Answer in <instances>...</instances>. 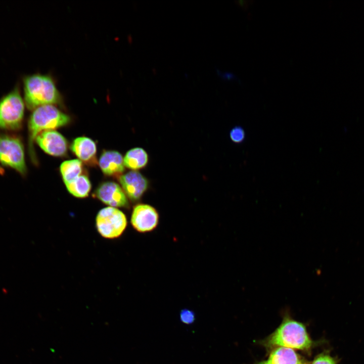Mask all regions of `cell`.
Segmentation results:
<instances>
[{"label": "cell", "mask_w": 364, "mask_h": 364, "mask_svg": "<svg viewBox=\"0 0 364 364\" xmlns=\"http://www.w3.org/2000/svg\"><path fill=\"white\" fill-rule=\"evenodd\" d=\"M99 165L103 173L108 176L119 177L124 170L123 158L116 151H104L99 158Z\"/></svg>", "instance_id": "cell-12"}, {"label": "cell", "mask_w": 364, "mask_h": 364, "mask_svg": "<svg viewBox=\"0 0 364 364\" xmlns=\"http://www.w3.org/2000/svg\"><path fill=\"white\" fill-rule=\"evenodd\" d=\"M24 91L25 104L30 110L61 102V95L48 75L36 74L26 76L24 79Z\"/></svg>", "instance_id": "cell-2"}, {"label": "cell", "mask_w": 364, "mask_h": 364, "mask_svg": "<svg viewBox=\"0 0 364 364\" xmlns=\"http://www.w3.org/2000/svg\"><path fill=\"white\" fill-rule=\"evenodd\" d=\"M60 170L65 185L84 173L82 162L79 159L64 161L60 165Z\"/></svg>", "instance_id": "cell-15"}, {"label": "cell", "mask_w": 364, "mask_h": 364, "mask_svg": "<svg viewBox=\"0 0 364 364\" xmlns=\"http://www.w3.org/2000/svg\"><path fill=\"white\" fill-rule=\"evenodd\" d=\"M335 358L328 353H322L315 357L311 364H337Z\"/></svg>", "instance_id": "cell-17"}, {"label": "cell", "mask_w": 364, "mask_h": 364, "mask_svg": "<svg viewBox=\"0 0 364 364\" xmlns=\"http://www.w3.org/2000/svg\"><path fill=\"white\" fill-rule=\"evenodd\" d=\"M195 319V313L189 309H184L180 312V320L181 322L186 324H192Z\"/></svg>", "instance_id": "cell-19"}, {"label": "cell", "mask_w": 364, "mask_h": 364, "mask_svg": "<svg viewBox=\"0 0 364 364\" xmlns=\"http://www.w3.org/2000/svg\"><path fill=\"white\" fill-rule=\"evenodd\" d=\"M231 140L235 143L242 142L245 136L244 129L240 126H236L231 129L230 132Z\"/></svg>", "instance_id": "cell-18"}, {"label": "cell", "mask_w": 364, "mask_h": 364, "mask_svg": "<svg viewBox=\"0 0 364 364\" xmlns=\"http://www.w3.org/2000/svg\"><path fill=\"white\" fill-rule=\"evenodd\" d=\"M70 121V117L53 105L42 106L33 110L29 119V152L30 158L36 163L34 142L41 131L65 126Z\"/></svg>", "instance_id": "cell-3"}, {"label": "cell", "mask_w": 364, "mask_h": 364, "mask_svg": "<svg viewBox=\"0 0 364 364\" xmlns=\"http://www.w3.org/2000/svg\"><path fill=\"white\" fill-rule=\"evenodd\" d=\"M24 103L18 88L0 100V129L16 130L22 126Z\"/></svg>", "instance_id": "cell-4"}, {"label": "cell", "mask_w": 364, "mask_h": 364, "mask_svg": "<svg viewBox=\"0 0 364 364\" xmlns=\"http://www.w3.org/2000/svg\"><path fill=\"white\" fill-rule=\"evenodd\" d=\"M125 167L135 171L144 168L149 161L147 152L143 148L136 147L127 152L123 158Z\"/></svg>", "instance_id": "cell-14"}, {"label": "cell", "mask_w": 364, "mask_h": 364, "mask_svg": "<svg viewBox=\"0 0 364 364\" xmlns=\"http://www.w3.org/2000/svg\"><path fill=\"white\" fill-rule=\"evenodd\" d=\"M127 221L124 213L118 209L107 207L100 210L96 218V224L99 234L107 239L120 236L125 230Z\"/></svg>", "instance_id": "cell-6"}, {"label": "cell", "mask_w": 364, "mask_h": 364, "mask_svg": "<svg viewBox=\"0 0 364 364\" xmlns=\"http://www.w3.org/2000/svg\"><path fill=\"white\" fill-rule=\"evenodd\" d=\"M71 150L82 162L89 166L97 164V146L91 139L81 136L75 139L71 145Z\"/></svg>", "instance_id": "cell-11"}, {"label": "cell", "mask_w": 364, "mask_h": 364, "mask_svg": "<svg viewBox=\"0 0 364 364\" xmlns=\"http://www.w3.org/2000/svg\"><path fill=\"white\" fill-rule=\"evenodd\" d=\"M95 196L105 204L113 207H125L128 200L122 188L113 181L102 183L95 192Z\"/></svg>", "instance_id": "cell-10"}, {"label": "cell", "mask_w": 364, "mask_h": 364, "mask_svg": "<svg viewBox=\"0 0 364 364\" xmlns=\"http://www.w3.org/2000/svg\"><path fill=\"white\" fill-rule=\"evenodd\" d=\"M35 140L39 147L49 155L62 157L67 153V140L57 131L53 129L42 131L37 135Z\"/></svg>", "instance_id": "cell-8"}, {"label": "cell", "mask_w": 364, "mask_h": 364, "mask_svg": "<svg viewBox=\"0 0 364 364\" xmlns=\"http://www.w3.org/2000/svg\"><path fill=\"white\" fill-rule=\"evenodd\" d=\"M262 344L267 349L283 347L304 351H309L313 346L305 326L288 315Z\"/></svg>", "instance_id": "cell-1"}, {"label": "cell", "mask_w": 364, "mask_h": 364, "mask_svg": "<svg viewBox=\"0 0 364 364\" xmlns=\"http://www.w3.org/2000/svg\"><path fill=\"white\" fill-rule=\"evenodd\" d=\"M256 364H309V362L291 348L278 347L272 349L266 359Z\"/></svg>", "instance_id": "cell-13"}, {"label": "cell", "mask_w": 364, "mask_h": 364, "mask_svg": "<svg viewBox=\"0 0 364 364\" xmlns=\"http://www.w3.org/2000/svg\"><path fill=\"white\" fill-rule=\"evenodd\" d=\"M119 181L126 196L134 201L140 200L149 187L148 179L137 171L121 175Z\"/></svg>", "instance_id": "cell-9"}, {"label": "cell", "mask_w": 364, "mask_h": 364, "mask_svg": "<svg viewBox=\"0 0 364 364\" xmlns=\"http://www.w3.org/2000/svg\"><path fill=\"white\" fill-rule=\"evenodd\" d=\"M0 163L23 175L26 174L24 149L19 138L9 134L0 135Z\"/></svg>", "instance_id": "cell-5"}, {"label": "cell", "mask_w": 364, "mask_h": 364, "mask_svg": "<svg viewBox=\"0 0 364 364\" xmlns=\"http://www.w3.org/2000/svg\"><path fill=\"white\" fill-rule=\"evenodd\" d=\"M66 187L68 192L73 196L83 198L88 196L92 185L88 176L83 173L71 183L66 185Z\"/></svg>", "instance_id": "cell-16"}, {"label": "cell", "mask_w": 364, "mask_h": 364, "mask_svg": "<svg viewBox=\"0 0 364 364\" xmlns=\"http://www.w3.org/2000/svg\"><path fill=\"white\" fill-rule=\"evenodd\" d=\"M159 219L158 212L154 207L146 204H139L133 209L131 223L138 232L147 233L157 227Z\"/></svg>", "instance_id": "cell-7"}]
</instances>
